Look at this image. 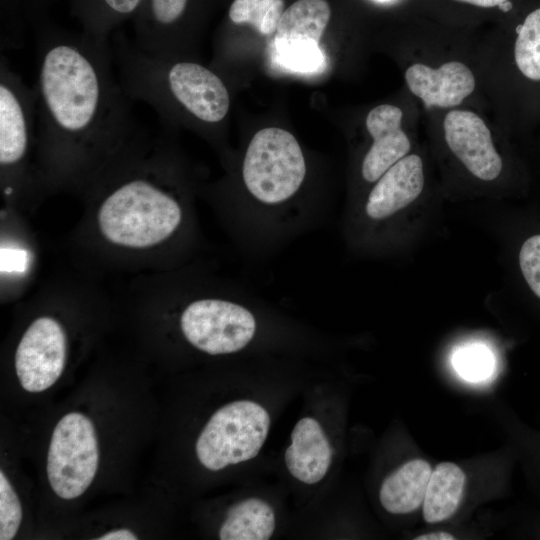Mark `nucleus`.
<instances>
[{"label": "nucleus", "mask_w": 540, "mask_h": 540, "mask_svg": "<svg viewBox=\"0 0 540 540\" xmlns=\"http://www.w3.org/2000/svg\"><path fill=\"white\" fill-rule=\"evenodd\" d=\"M38 75L35 164L41 190H86L140 130L115 72L110 38L33 29Z\"/></svg>", "instance_id": "nucleus-1"}, {"label": "nucleus", "mask_w": 540, "mask_h": 540, "mask_svg": "<svg viewBox=\"0 0 540 540\" xmlns=\"http://www.w3.org/2000/svg\"><path fill=\"white\" fill-rule=\"evenodd\" d=\"M109 246L145 252L192 241L194 216L164 139L141 130L85 190Z\"/></svg>", "instance_id": "nucleus-2"}, {"label": "nucleus", "mask_w": 540, "mask_h": 540, "mask_svg": "<svg viewBox=\"0 0 540 540\" xmlns=\"http://www.w3.org/2000/svg\"><path fill=\"white\" fill-rule=\"evenodd\" d=\"M307 172L290 132L277 127L256 132L241 163L244 198L223 213L239 243L254 252L270 251L316 222L318 213L299 201Z\"/></svg>", "instance_id": "nucleus-3"}, {"label": "nucleus", "mask_w": 540, "mask_h": 540, "mask_svg": "<svg viewBox=\"0 0 540 540\" xmlns=\"http://www.w3.org/2000/svg\"><path fill=\"white\" fill-rule=\"evenodd\" d=\"M178 325L184 340L211 356L246 349L259 331L251 294L233 287L185 290Z\"/></svg>", "instance_id": "nucleus-4"}, {"label": "nucleus", "mask_w": 540, "mask_h": 540, "mask_svg": "<svg viewBox=\"0 0 540 540\" xmlns=\"http://www.w3.org/2000/svg\"><path fill=\"white\" fill-rule=\"evenodd\" d=\"M36 93L10 66L0 60V171L7 198L20 199L41 191L36 167Z\"/></svg>", "instance_id": "nucleus-5"}, {"label": "nucleus", "mask_w": 540, "mask_h": 540, "mask_svg": "<svg viewBox=\"0 0 540 540\" xmlns=\"http://www.w3.org/2000/svg\"><path fill=\"white\" fill-rule=\"evenodd\" d=\"M270 428L266 409L250 400L230 402L213 413L201 430L195 451L208 470L218 471L257 456Z\"/></svg>", "instance_id": "nucleus-6"}, {"label": "nucleus", "mask_w": 540, "mask_h": 540, "mask_svg": "<svg viewBox=\"0 0 540 540\" xmlns=\"http://www.w3.org/2000/svg\"><path fill=\"white\" fill-rule=\"evenodd\" d=\"M99 448L92 421L69 412L56 424L47 453L46 472L53 492L61 499L81 496L94 480Z\"/></svg>", "instance_id": "nucleus-7"}, {"label": "nucleus", "mask_w": 540, "mask_h": 540, "mask_svg": "<svg viewBox=\"0 0 540 540\" xmlns=\"http://www.w3.org/2000/svg\"><path fill=\"white\" fill-rule=\"evenodd\" d=\"M68 354V336L53 316L35 318L23 332L14 355L21 387L38 393L50 388L62 375Z\"/></svg>", "instance_id": "nucleus-8"}, {"label": "nucleus", "mask_w": 540, "mask_h": 540, "mask_svg": "<svg viewBox=\"0 0 540 540\" xmlns=\"http://www.w3.org/2000/svg\"><path fill=\"white\" fill-rule=\"evenodd\" d=\"M443 128L449 148L469 172L485 181L499 176L502 159L480 116L468 110H451L444 118Z\"/></svg>", "instance_id": "nucleus-9"}, {"label": "nucleus", "mask_w": 540, "mask_h": 540, "mask_svg": "<svg viewBox=\"0 0 540 540\" xmlns=\"http://www.w3.org/2000/svg\"><path fill=\"white\" fill-rule=\"evenodd\" d=\"M424 186L423 163L418 155H406L375 182L364 203L371 223L383 222L412 203Z\"/></svg>", "instance_id": "nucleus-10"}, {"label": "nucleus", "mask_w": 540, "mask_h": 540, "mask_svg": "<svg viewBox=\"0 0 540 540\" xmlns=\"http://www.w3.org/2000/svg\"><path fill=\"white\" fill-rule=\"evenodd\" d=\"M191 6L192 0H143L132 21L135 44L149 54L176 58L180 34Z\"/></svg>", "instance_id": "nucleus-11"}, {"label": "nucleus", "mask_w": 540, "mask_h": 540, "mask_svg": "<svg viewBox=\"0 0 540 540\" xmlns=\"http://www.w3.org/2000/svg\"><path fill=\"white\" fill-rule=\"evenodd\" d=\"M403 113L394 105L373 108L366 117V128L373 142L361 164V176L375 183L386 170L410 151V140L401 128Z\"/></svg>", "instance_id": "nucleus-12"}, {"label": "nucleus", "mask_w": 540, "mask_h": 540, "mask_svg": "<svg viewBox=\"0 0 540 540\" xmlns=\"http://www.w3.org/2000/svg\"><path fill=\"white\" fill-rule=\"evenodd\" d=\"M405 80L410 91L426 108L458 106L475 89L471 70L459 61H449L438 68L416 63L407 68Z\"/></svg>", "instance_id": "nucleus-13"}, {"label": "nucleus", "mask_w": 540, "mask_h": 540, "mask_svg": "<svg viewBox=\"0 0 540 540\" xmlns=\"http://www.w3.org/2000/svg\"><path fill=\"white\" fill-rule=\"evenodd\" d=\"M332 455L333 450L319 422L311 417L300 419L285 451V464L290 474L305 484H315L325 477Z\"/></svg>", "instance_id": "nucleus-14"}, {"label": "nucleus", "mask_w": 540, "mask_h": 540, "mask_svg": "<svg viewBox=\"0 0 540 540\" xmlns=\"http://www.w3.org/2000/svg\"><path fill=\"white\" fill-rule=\"evenodd\" d=\"M330 17L326 0H297L279 20L275 46L318 47Z\"/></svg>", "instance_id": "nucleus-15"}, {"label": "nucleus", "mask_w": 540, "mask_h": 540, "mask_svg": "<svg viewBox=\"0 0 540 540\" xmlns=\"http://www.w3.org/2000/svg\"><path fill=\"white\" fill-rule=\"evenodd\" d=\"M430 464L413 459L389 475L381 485L379 498L392 514H407L420 507L431 476Z\"/></svg>", "instance_id": "nucleus-16"}, {"label": "nucleus", "mask_w": 540, "mask_h": 540, "mask_svg": "<svg viewBox=\"0 0 540 540\" xmlns=\"http://www.w3.org/2000/svg\"><path fill=\"white\" fill-rule=\"evenodd\" d=\"M70 13L82 31L97 38H110L124 22L138 14L143 0H68Z\"/></svg>", "instance_id": "nucleus-17"}, {"label": "nucleus", "mask_w": 540, "mask_h": 540, "mask_svg": "<svg viewBox=\"0 0 540 540\" xmlns=\"http://www.w3.org/2000/svg\"><path fill=\"white\" fill-rule=\"evenodd\" d=\"M275 525V513L268 502L247 498L229 508L218 535L221 540H267Z\"/></svg>", "instance_id": "nucleus-18"}, {"label": "nucleus", "mask_w": 540, "mask_h": 540, "mask_svg": "<svg viewBox=\"0 0 540 540\" xmlns=\"http://www.w3.org/2000/svg\"><path fill=\"white\" fill-rule=\"evenodd\" d=\"M465 485L462 469L451 462H442L432 471L425 498L423 516L427 523L451 517L458 508Z\"/></svg>", "instance_id": "nucleus-19"}, {"label": "nucleus", "mask_w": 540, "mask_h": 540, "mask_svg": "<svg viewBox=\"0 0 540 540\" xmlns=\"http://www.w3.org/2000/svg\"><path fill=\"white\" fill-rule=\"evenodd\" d=\"M52 0H0V44L4 49H19L26 32L49 18Z\"/></svg>", "instance_id": "nucleus-20"}, {"label": "nucleus", "mask_w": 540, "mask_h": 540, "mask_svg": "<svg viewBox=\"0 0 540 540\" xmlns=\"http://www.w3.org/2000/svg\"><path fill=\"white\" fill-rule=\"evenodd\" d=\"M283 12V0H234L228 17L234 24H250L259 33L271 35L276 32Z\"/></svg>", "instance_id": "nucleus-21"}, {"label": "nucleus", "mask_w": 540, "mask_h": 540, "mask_svg": "<svg viewBox=\"0 0 540 540\" xmlns=\"http://www.w3.org/2000/svg\"><path fill=\"white\" fill-rule=\"evenodd\" d=\"M514 57L520 72L540 81V7L530 12L518 27Z\"/></svg>", "instance_id": "nucleus-22"}, {"label": "nucleus", "mask_w": 540, "mask_h": 540, "mask_svg": "<svg viewBox=\"0 0 540 540\" xmlns=\"http://www.w3.org/2000/svg\"><path fill=\"white\" fill-rule=\"evenodd\" d=\"M457 373L466 381L479 383L487 380L494 371L492 353L483 345H469L458 349L452 359Z\"/></svg>", "instance_id": "nucleus-23"}, {"label": "nucleus", "mask_w": 540, "mask_h": 540, "mask_svg": "<svg viewBox=\"0 0 540 540\" xmlns=\"http://www.w3.org/2000/svg\"><path fill=\"white\" fill-rule=\"evenodd\" d=\"M22 508L19 497L3 470L0 471V539H13L20 527Z\"/></svg>", "instance_id": "nucleus-24"}, {"label": "nucleus", "mask_w": 540, "mask_h": 540, "mask_svg": "<svg viewBox=\"0 0 540 540\" xmlns=\"http://www.w3.org/2000/svg\"><path fill=\"white\" fill-rule=\"evenodd\" d=\"M519 265L528 286L540 298V234L524 241L519 252Z\"/></svg>", "instance_id": "nucleus-25"}, {"label": "nucleus", "mask_w": 540, "mask_h": 540, "mask_svg": "<svg viewBox=\"0 0 540 540\" xmlns=\"http://www.w3.org/2000/svg\"><path fill=\"white\" fill-rule=\"evenodd\" d=\"M98 540H136L138 539L137 535L128 528H120L108 531L99 537L95 538Z\"/></svg>", "instance_id": "nucleus-26"}, {"label": "nucleus", "mask_w": 540, "mask_h": 540, "mask_svg": "<svg viewBox=\"0 0 540 540\" xmlns=\"http://www.w3.org/2000/svg\"><path fill=\"white\" fill-rule=\"evenodd\" d=\"M414 539L415 540H454L455 537L452 534L447 533V532L436 531V532H430V533L419 535L418 537Z\"/></svg>", "instance_id": "nucleus-27"}, {"label": "nucleus", "mask_w": 540, "mask_h": 540, "mask_svg": "<svg viewBox=\"0 0 540 540\" xmlns=\"http://www.w3.org/2000/svg\"><path fill=\"white\" fill-rule=\"evenodd\" d=\"M465 2L471 5H475L483 8H491L495 6H500L501 4L507 2L508 0H457Z\"/></svg>", "instance_id": "nucleus-28"}, {"label": "nucleus", "mask_w": 540, "mask_h": 540, "mask_svg": "<svg viewBox=\"0 0 540 540\" xmlns=\"http://www.w3.org/2000/svg\"><path fill=\"white\" fill-rule=\"evenodd\" d=\"M377 1H380V2H387V1H390V0H377Z\"/></svg>", "instance_id": "nucleus-29"}]
</instances>
